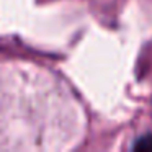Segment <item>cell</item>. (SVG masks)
Wrapping results in <instances>:
<instances>
[{"label": "cell", "instance_id": "1", "mask_svg": "<svg viewBox=\"0 0 152 152\" xmlns=\"http://www.w3.org/2000/svg\"><path fill=\"white\" fill-rule=\"evenodd\" d=\"M132 151L152 152V134H144L141 137H137L132 144Z\"/></svg>", "mask_w": 152, "mask_h": 152}]
</instances>
